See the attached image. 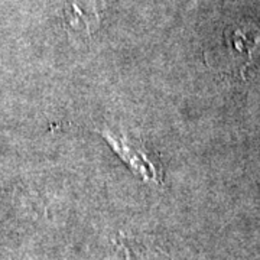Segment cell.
<instances>
[{
    "label": "cell",
    "mask_w": 260,
    "mask_h": 260,
    "mask_svg": "<svg viewBox=\"0 0 260 260\" xmlns=\"http://www.w3.org/2000/svg\"><path fill=\"white\" fill-rule=\"evenodd\" d=\"M102 135L103 138L109 142V145L112 146L113 150L143 181L152 182V184H158L162 181V174H160L159 167L149 158L146 150L140 145L133 143V140H130L124 135L116 133L113 130H103Z\"/></svg>",
    "instance_id": "1"
},
{
    "label": "cell",
    "mask_w": 260,
    "mask_h": 260,
    "mask_svg": "<svg viewBox=\"0 0 260 260\" xmlns=\"http://www.w3.org/2000/svg\"><path fill=\"white\" fill-rule=\"evenodd\" d=\"M64 15L71 30L87 37L100 25V15L94 0H65Z\"/></svg>",
    "instance_id": "2"
}]
</instances>
